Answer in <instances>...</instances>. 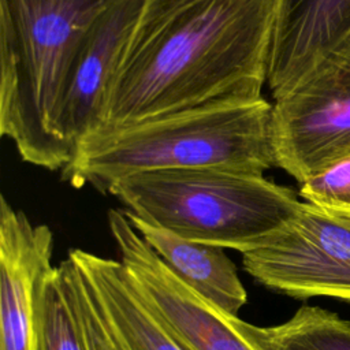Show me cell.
Wrapping results in <instances>:
<instances>
[{"label":"cell","mask_w":350,"mask_h":350,"mask_svg":"<svg viewBox=\"0 0 350 350\" xmlns=\"http://www.w3.org/2000/svg\"><path fill=\"white\" fill-rule=\"evenodd\" d=\"M299 196L327 208H350V157H346L301 183Z\"/></svg>","instance_id":"2e32d148"},{"label":"cell","mask_w":350,"mask_h":350,"mask_svg":"<svg viewBox=\"0 0 350 350\" xmlns=\"http://www.w3.org/2000/svg\"><path fill=\"white\" fill-rule=\"evenodd\" d=\"M271 141L275 165L299 183L350 157V40L275 98Z\"/></svg>","instance_id":"5b68a950"},{"label":"cell","mask_w":350,"mask_h":350,"mask_svg":"<svg viewBox=\"0 0 350 350\" xmlns=\"http://www.w3.org/2000/svg\"><path fill=\"white\" fill-rule=\"evenodd\" d=\"M350 40V0H280L267 83L273 100Z\"/></svg>","instance_id":"30bf717a"},{"label":"cell","mask_w":350,"mask_h":350,"mask_svg":"<svg viewBox=\"0 0 350 350\" xmlns=\"http://www.w3.org/2000/svg\"><path fill=\"white\" fill-rule=\"evenodd\" d=\"M40 328L44 350H88L60 265L51 269L41 288Z\"/></svg>","instance_id":"5bb4252c"},{"label":"cell","mask_w":350,"mask_h":350,"mask_svg":"<svg viewBox=\"0 0 350 350\" xmlns=\"http://www.w3.org/2000/svg\"><path fill=\"white\" fill-rule=\"evenodd\" d=\"M279 4L144 0L94 133L216 100L261 97Z\"/></svg>","instance_id":"6da1fadb"},{"label":"cell","mask_w":350,"mask_h":350,"mask_svg":"<svg viewBox=\"0 0 350 350\" xmlns=\"http://www.w3.org/2000/svg\"><path fill=\"white\" fill-rule=\"evenodd\" d=\"M59 265L63 269L70 298L82 325L88 350H124L86 276L68 257Z\"/></svg>","instance_id":"9a60e30c"},{"label":"cell","mask_w":350,"mask_h":350,"mask_svg":"<svg viewBox=\"0 0 350 350\" xmlns=\"http://www.w3.org/2000/svg\"><path fill=\"white\" fill-rule=\"evenodd\" d=\"M269 104L230 97L86 137L62 178L108 193L119 179L148 171L231 168L264 174L275 165Z\"/></svg>","instance_id":"7a4b0ae2"},{"label":"cell","mask_w":350,"mask_h":350,"mask_svg":"<svg viewBox=\"0 0 350 350\" xmlns=\"http://www.w3.org/2000/svg\"><path fill=\"white\" fill-rule=\"evenodd\" d=\"M144 0H113L83 36L70 66L53 119L71 153L103 122L107 96Z\"/></svg>","instance_id":"ba28073f"},{"label":"cell","mask_w":350,"mask_h":350,"mask_svg":"<svg viewBox=\"0 0 350 350\" xmlns=\"http://www.w3.org/2000/svg\"><path fill=\"white\" fill-rule=\"evenodd\" d=\"M242 267L261 286L293 298L350 302V208L301 202L284 227L242 253Z\"/></svg>","instance_id":"8992f818"},{"label":"cell","mask_w":350,"mask_h":350,"mask_svg":"<svg viewBox=\"0 0 350 350\" xmlns=\"http://www.w3.org/2000/svg\"><path fill=\"white\" fill-rule=\"evenodd\" d=\"M130 223L167 268L220 310L238 316L247 293L238 269L223 247L180 238L124 211Z\"/></svg>","instance_id":"7c38bea8"},{"label":"cell","mask_w":350,"mask_h":350,"mask_svg":"<svg viewBox=\"0 0 350 350\" xmlns=\"http://www.w3.org/2000/svg\"><path fill=\"white\" fill-rule=\"evenodd\" d=\"M113 0H0V134L29 164L62 171L53 119L77 49Z\"/></svg>","instance_id":"3957f363"},{"label":"cell","mask_w":350,"mask_h":350,"mask_svg":"<svg viewBox=\"0 0 350 350\" xmlns=\"http://www.w3.org/2000/svg\"><path fill=\"white\" fill-rule=\"evenodd\" d=\"M239 329L262 350H350V321L304 305L284 323L258 327L237 319Z\"/></svg>","instance_id":"4fadbf2b"},{"label":"cell","mask_w":350,"mask_h":350,"mask_svg":"<svg viewBox=\"0 0 350 350\" xmlns=\"http://www.w3.org/2000/svg\"><path fill=\"white\" fill-rule=\"evenodd\" d=\"M108 226L139 293L185 350H262L228 314L180 282L134 228L124 211L109 209Z\"/></svg>","instance_id":"52a82bcc"},{"label":"cell","mask_w":350,"mask_h":350,"mask_svg":"<svg viewBox=\"0 0 350 350\" xmlns=\"http://www.w3.org/2000/svg\"><path fill=\"white\" fill-rule=\"evenodd\" d=\"M108 194L152 226L241 253L262 245L301 206L291 189L264 174L213 167L137 172Z\"/></svg>","instance_id":"277c9868"},{"label":"cell","mask_w":350,"mask_h":350,"mask_svg":"<svg viewBox=\"0 0 350 350\" xmlns=\"http://www.w3.org/2000/svg\"><path fill=\"white\" fill-rule=\"evenodd\" d=\"M67 257L90 282L124 350H185L148 305L119 260L79 247L71 249Z\"/></svg>","instance_id":"8fae6325"},{"label":"cell","mask_w":350,"mask_h":350,"mask_svg":"<svg viewBox=\"0 0 350 350\" xmlns=\"http://www.w3.org/2000/svg\"><path fill=\"white\" fill-rule=\"evenodd\" d=\"M53 234L0 198V350H44L40 295L51 269Z\"/></svg>","instance_id":"9c48e42d"}]
</instances>
